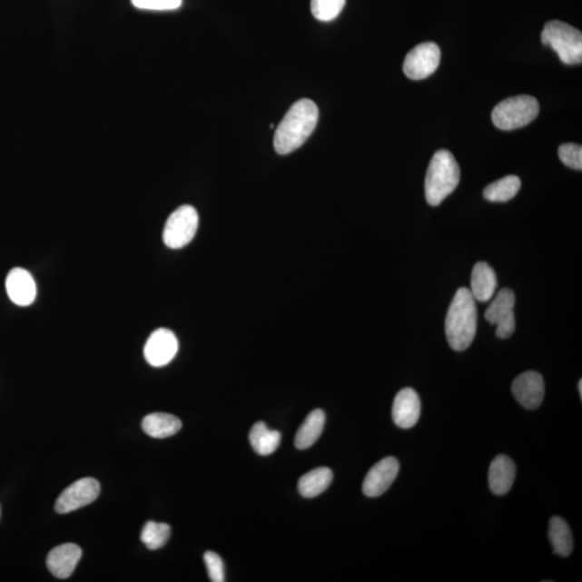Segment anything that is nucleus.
I'll return each mask as SVG.
<instances>
[{"mask_svg": "<svg viewBox=\"0 0 582 582\" xmlns=\"http://www.w3.org/2000/svg\"><path fill=\"white\" fill-rule=\"evenodd\" d=\"M319 107L313 101L296 102L281 121L274 134V148L279 154H290L301 147L312 135L319 123Z\"/></svg>", "mask_w": 582, "mask_h": 582, "instance_id": "1", "label": "nucleus"}, {"mask_svg": "<svg viewBox=\"0 0 582 582\" xmlns=\"http://www.w3.org/2000/svg\"><path fill=\"white\" fill-rule=\"evenodd\" d=\"M477 305L469 288L455 292L446 319L447 340L454 350L462 351L470 347L477 332Z\"/></svg>", "mask_w": 582, "mask_h": 582, "instance_id": "2", "label": "nucleus"}, {"mask_svg": "<svg viewBox=\"0 0 582 582\" xmlns=\"http://www.w3.org/2000/svg\"><path fill=\"white\" fill-rule=\"evenodd\" d=\"M460 178L459 166L454 155L448 150H439L434 154L426 174L425 195L431 206L440 205L455 189Z\"/></svg>", "mask_w": 582, "mask_h": 582, "instance_id": "3", "label": "nucleus"}, {"mask_svg": "<svg viewBox=\"0 0 582 582\" xmlns=\"http://www.w3.org/2000/svg\"><path fill=\"white\" fill-rule=\"evenodd\" d=\"M541 43L549 45L567 65L582 62V34L577 28L562 21L547 23L541 33Z\"/></svg>", "mask_w": 582, "mask_h": 582, "instance_id": "4", "label": "nucleus"}, {"mask_svg": "<svg viewBox=\"0 0 582 582\" xmlns=\"http://www.w3.org/2000/svg\"><path fill=\"white\" fill-rule=\"evenodd\" d=\"M539 103L533 96L518 95L500 102L492 113L497 128L511 131L523 128L538 118Z\"/></svg>", "mask_w": 582, "mask_h": 582, "instance_id": "5", "label": "nucleus"}, {"mask_svg": "<svg viewBox=\"0 0 582 582\" xmlns=\"http://www.w3.org/2000/svg\"><path fill=\"white\" fill-rule=\"evenodd\" d=\"M199 214L192 205H182L167 218L163 230L164 244L172 250L187 246L197 234Z\"/></svg>", "mask_w": 582, "mask_h": 582, "instance_id": "6", "label": "nucleus"}, {"mask_svg": "<svg viewBox=\"0 0 582 582\" xmlns=\"http://www.w3.org/2000/svg\"><path fill=\"white\" fill-rule=\"evenodd\" d=\"M441 51L435 43H424L413 48L403 62V73L412 80H423L433 74L440 64Z\"/></svg>", "mask_w": 582, "mask_h": 582, "instance_id": "7", "label": "nucleus"}, {"mask_svg": "<svg viewBox=\"0 0 582 582\" xmlns=\"http://www.w3.org/2000/svg\"><path fill=\"white\" fill-rule=\"evenodd\" d=\"M515 292L505 288L498 293L486 311L487 321L497 325V336L500 339H508L515 333Z\"/></svg>", "mask_w": 582, "mask_h": 582, "instance_id": "8", "label": "nucleus"}, {"mask_svg": "<svg viewBox=\"0 0 582 582\" xmlns=\"http://www.w3.org/2000/svg\"><path fill=\"white\" fill-rule=\"evenodd\" d=\"M101 486L94 478H84L69 486L55 503L57 514L64 515L88 506L99 498Z\"/></svg>", "mask_w": 582, "mask_h": 582, "instance_id": "9", "label": "nucleus"}, {"mask_svg": "<svg viewBox=\"0 0 582 582\" xmlns=\"http://www.w3.org/2000/svg\"><path fill=\"white\" fill-rule=\"evenodd\" d=\"M178 351V340L174 332L160 328L150 334L143 355L150 366L163 367L174 360Z\"/></svg>", "mask_w": 582, "mask_h": 582, "instance_id": "10", "label": "nucleus"}, {"mask_svg": "<svg viewBox=\"0 0 582 582\" xmlns=\"http://www.w3.org/2000/svg\"><path fill=\"white\" fill-rule=\"evenodd\" d=\"M400 472V463L393 457L385 458L380 460L369 470L362 492L368 498L381 497L390 488Z\"/></svg>", "mask_w": 582, "mask_h": 582, "instance_id": "11", "label": "nucleus"}, {"mask_svg": "<svg viewBox=\"0 0 582 582\" xmlns=\"http://www.w3.org/2000/svg\"><path fill=\"white\" fill-rule=\"evenodd\" d=\"M511 390L515 399L522 407L528 410H535L544 400V378L536 371L524 372L516 378Z\"/></svg>", "mask_w": 582, "mask_h": 582, "instance_id": "12", "label": "nucleus"}, {"mask_svg": "<svg viewBox=\"0 0 582 582\" xmlns=\"http://www.w3.org/2000/svg\"><path fill=\"white\" fill-rule=\"evenodd\" d=\"M8 296L19 307H28L37 296V286L32 274L25 269L15 268L5 280Z\"/></svg>", "mask_w": 582, "mask_h": 582, "instance_id": "13", "label": "nucleus"}, {"mask_svg": "<svg viewBox=\"0 0 582 582\" xmlns=\"http://www.w3.org/2000/svg\"><path fill=\"white\" fill-rule=\"evenodd\" d=\"M82 557L83 551L79 546L63 544L50 551L47 557V567L54 577L66 579L71 577Z\"/></svg>", "mask_w": 582, "mask_h": 582, "instance_id": "14", "label": "nucleus"}, {"mask_svg": "<svg viewBox=\"0 0 582 582\" xmlns=\"http://www.w3.org/2000/svg\"><path fill=\"white\" fill-rule=\"evenodd\" d=\"M394 423L402 429L413 428L420 416V400L416 390L403 389L396 395L393 405Z\"/></svg>", "mask_w": 582, "mask_h": 582, "instance_id": "15", "label": "nucleus"}, {"mask_svg": "<svg viewBox=\"0 0 582 582\" xmlns=\"http://www.w3.org/2000/svg\"><path fill=\"white\" fill-rule=\"evenodd\" d=\"M516 465L507 455L495 458L488 469V486L497 495L508 493L516 479Z\"/></svg>", "mask_w": 582, "mask_h": 582, "instance_id": "16", "label": "nucleus"}, {"mask_svg": "<svg viewBox=\"0 0 582 582\" xmlns=\"http://www.w3.org/2000/svg\"><path fill=\"white\" fill-rule=\"evenodd\" d=\"M498 287L495 271L487 262H478L471 274V295L477 301L488 302Z\"/></svg>", "mask_w": 582, "mask_h": 582, "instance_id": "17", "label": "nucleus"}, {"mask_svg": "<svg viewBox=\"0 0 582 582\" xmlns=\"http://www.w3.org/2000/svg\"><path fill=\"white\" fill-rule=\"evenodd\" d=\"M142 428L148 436L164 439L177 434L182 429V422L172 414L152 413L143 419Z\"/></svg>", "mask_w": 582, "mask_h": 582, "instance_id": "18", "label": "nucleus"}, {"mask_svg": "<svg viewBox=\"0 0 582 582\" xmlns=\"http://www.w3.org/2000/svg\"><path fill=\"white\" fill-rule=\"evenodd\" d=\"M326 414L321 409L311 412L297 431L295 445L299 449H307L320 439L324 430Z\"/></svg>", "mask_w": 582, "mask_h": 582, "instance_id": "19", "label": "nucleus"}, {"mask_svg": "<svg viewBox=\"0 0 582 582\" xmlns=\"http://www.w3.org/2000/svg\"><path fill=\"white\" fill-rule=\"evenodd\" d=\"M332 479V470L327 467H320L300 478L299 492L305 498L319 497L330 488Z\"/></svg>", "mask_w": 582, "mask_h": 582, "instance_id": "20", "label": "nucleus"}, {"mask_svg": "<svg viewBox=\"0 0 582 582\" xmlns=\"http://www.w3.org/2000/svg\"><path fill=\"white\" fill-rule=\"evenodd\" d=\"M281 440L280 431L270 429L263 422L253 425L250 433L251 445L261 457H268L274 453L280 447Z\"/></svg>", "mask_w": 582, "mask_h": 582, "instance_id": "21", "label": "nucleus"}, {"mask_svg": "<svg viewBox=\"0 0 582 582\" xmlns=\"http://www.w3.org/2000/svg\"><path fill=\"white\" fill-rule=\"evenodd\" d=\"M549 539L556 555L562 557L570 556L574 548L572 532L566 520L553 517L549 522Z\"/></svg>", "mask_w": 582, "mask_h": 582, "instance_id": "22", "label": "nucleus"}, {"mask_svg": "<svg viewBox=\"0 0 582 582\" xmlns=\"http://www.w3.org/2000/svg\"><path fill=\"white\" fill-rule=\"evenodd\" d=\"M520 188V178L509 175L488 184L484 190L483 197L489 202H508L516 197Z\"/></svg>", "mask_w": 582, "mask_h": 582, "instance_id": "23", "label": "nucleus"}, {"mask_svg": "<svg viewBox=\"0 0 582 582\" xmlns=\"http://www.w3.org/2000/svg\"><path fill=\"white\" fill-rule=\"evenodd\" d=\"M170 536L169 524L150 521L143 527L141 539L149 550H158L167 543Z\"/></svg>", "mask_w": 582, "mask_h": 582, "instance_id": "24", "label": "nucleus"}, {"mask_svg": "<svg viewBox=\"0 0 582 582\" xmlns=\"http://www.w3.org/2000/svg\"><path fill=\"white\" fill-rule=\"evenodd\" d=\"M345 5V0H311V11L316 20L330 22L337 19Z\"/></svg>", "mask_w": 582, "mask_h": 582, "instance_id": "25", "label": "nucleus"}, {"mask_svg": "<svg viewBox=\"0 0 582 582\" xmlns=\"http://www.w3.org/2000/svg\"><path fill=\"white\" fill-rule=\"evenodd\" d=\"M558 157L570 169L582 170V147L577 143H563L558 148Z\"/></svg>", "mask_w": 582, "mask_h": 582, "instance_id": "26", "label": "nucleus"}, {"mask_svg": "<svg viewBox=\"0 0 582 582\" xmlns=\"http://www.w3.org/2000/svg\"><path fill=\"white\" fill-rule=\"evenodd\" d=\"M138 9L153 11L176 10L182 7V0H131Z\"/></svg>", "mask_w": 582, "mask_h": 582, "instance_id": "27", "label": "nucleus"}, {"mask_svg": "<svg viewBox=\"0 0 582 582\" xmlns=\"http://www.w3.org/2000/svg\"><path fill=\"white\" fill-rule=\"evenodd\" d=\"M204 562L212 582L224 581V566L222 557L216 552L207 551L204 555Z\"/></svg>", "mask_w": 582, "mask_h": 582, "instance_id": "28", "label": "nucleus"}, {"mask_svg": "<svg viewBox=\"0 0 582 582\" xmlns=\"http://www.w3.org/2000/svg\"><path fill=\"white\" fill-rule=\"evenodd\" d=\"M578 389H579L580 399H582V381H581V380H580L579 384H578Z\"/></svg>", "mask_w": 582, "mask_h": 582, "instance_id": "29", "label": "nucleus"}]
</instances>
